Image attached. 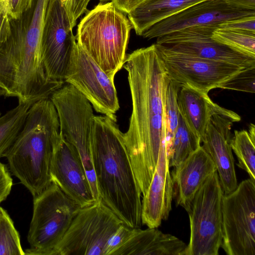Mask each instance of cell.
I'll use <instances>...</instances> for the list:
<instances>
[{"instance_id": "obj_1", "label": "cell", "mask_w": 255, "mask_h": 255, "mask_svg": "<svg viewBox=\"0 0 255 255\" xmlns=\"http://www.w3.org/2000/svg\"><path fill=\"white\" fill-rule=\"evenodd\" d=\"M123 67L128 73L132 102L129 127L124 139L143 196L160 150L166 146L165 100L169 78L155 43L127 55Z\"/></svg>"}, {"instance_id": "obj_2", "label": "cell", "mask_w": 255, "mask_h": 255, "mask_svg": "<svg viewBox=\"0 0 255 255\" xmlns=\"http://www.w3.org/2000/svg\"><path fill=\"white\" fill-rule=\"evenodd\" d=\"M92 155L99 201L128 226L140 228L141 193L117 121L95 116Z\"/></svg>"}, {"instance_id": "obj_3", "label": "cell", "mask_w": 255, "mask_h": 255, "mask_svg": "<svg viewBox=\"0 0 255 255\" xmlns=\"http://www.w3.org/2000/svg\"><path fill=\"white\" fill-rule=\"evenodd\" d=\"M61 137L56 110L49 98L29 108L23 125L3 153L11 172L35 196L51 183L50 166Z\"/></svg>"}, {"instance_id": "obj_4", "label": "cell", "mask_w": 255, "mask_h": 255, "mask_svg": "<svg viewBox=\"0 0 255 255\" xmlns=\"http://www.w3.org/2000/svg\"><path fill=\"white\" fill-rule=\"evenodd\" d=\"M132 29L127 14L111 1L101 2L80 21L77 43L113 80L123 67Z\"/></svg>"}, {"instance_id": "obj_5", "label": "cell", "mask_w": 255, "mask_h": 255, "mask_svg": "<svg viewBox=\"0 0 255 255\" xmlns=\"http://www.w3.org/2000/svg\"><path fill=\"white\" fill-rule=\"evenodd\" d=\"M33 197L27 235L30 248L25 255H54L81 207L53 182Z\"/></svg>"}, {"instance_id": "obj_6", "label": "cell", "mask_w": 255, "mask_h": 255, "mask_svg": "<svg viewBox=\"0 0 255 255\" xmlns=\"http://www.w3.org/2000/svg\"><path fill=\"white\" fill-rule=\"evenodd\" d=\"M124 224L101 201L80 208L54 255H111L114 236Z\"/></svg>"}, {"instance_id": "obj_7", "label": "cell", "mask_w": 255, "mask_h": 255, "mask_svg": "<svg viewBox=\"0 0 255 255\" xmlns=\"http://www.w3.org/2000/svg\"><path fill=\"white\" fill-rule=\"evenodd\" d=\"M224 192L217 171L196 192L186 212L190 236L185 255H218L222 242Z\"/></svg>"}, {"instance_id": "obj_8", "label": "cell", "mask_w": 255, "mask_h": 255, "mask_svg": "<svg viewBox=\"0 0 255 255\" xmlns=\"http://www.w3.org/2000/svg\"><path fill=\"white\" fill-rule=\"evenodd\" d=\"M56 110L60 134L79 157L87 177H95L92 145L94 117L93 107L78 90L65 83L50 96Z\"/></svg>"}, {"instance_id": "obj_9", "label": "cell", "mask_w": 255, "mask_h": 255, "mask_svg": "<svg viewBox=\"0 0 255 255\" xmlns=\"http://www.w3.org/2000/svg\"><path fill=\"white\" fill-rule=\"evenodd\" d=\"M222 242L228 255H255V181H242L224 194L222 205Z\"/></svg>"}, {"instance_id": "obj_10", "label": "cell", "mask_w": 255, "mask_h": 255, "mask_svg": "<svg viewBox=\"0 0 255 255\" xmlns=\"http://www.w3.org/2000/svg\"><path fill=\"white\" fill-rule=\"evenodd\" d=\"M60 0H48L41 37V57L46 75L65 84L77 43Z\"/></svg>"}, {"instance_id": "obj_11", "label": "cell", "mask_w": 255, "mask_h": 255, "mask_svg": "<svg viewBox=\"0 0 255 255\" xmlns=\"http://www.w3.org/2000/svg\"><path fill=\"white\" fill-rule=\"evenodd\" d=\"M156 44V43H155ZM169 78L181 87L187 86L208 93L244 68L207 60L156 44Z\"/></svg>"}, {"instance_id": "obj_12", "label": "cell", "mask_w": 255, "mask_h": 255, "mask_svg": "<svg viewBox=\"0 0 255 255\" xmlns=\"http://www.w3.org/2000/svg\"><path fill=\"white\" fill-rule=\"evenodd\" d=\"M65 83L82 94L97 112L117 121L120 106L114 80L78 43Z\"/></svg>"}, {"instance_id": "obj_13", "label": "cell", "mask_w": 255, "mask_h": 255, "mask_svg": "<svg viewBox=\"0 0 255 255\" xmlns=\"http://www.w3.org/2000/svg\"><path fill=\"white\" fill-rule=\"evenodd\" d=\"M218 26L188 27L156 38V44L173 50L210 60L255 67V57L237 51L213 39L211 36Z\"/></svg>"}, {"instance_id": "obj_14", "label": "cell", "mask_w": 255, "mask_h": 255, "mask_svg": "<svg viewBox=\"0 0 255 255\" xmlns=\"http://www.w3.org/2000/svg\"><path fill=\"white\" fill-rule=\"evenodd\" d=\"M251 15H255V10L234 6L223 0H205L156 23L141 36L148 39L157 38L188 27L219 26L225 21Z\"/></svg>"}, {"instance_id": "obj_15", "label": "cell", "mask_w": 255, "mask_h": 255, "mask_svg": "<svg viewBox=\"0 0 255 255\" xmlns=\"http://www.w3.org/2000/svg\"><path fill=\"white\" fill-rule=\"evenodd\" d=\"M50 176L51 182L81 208L97 202L79 157L61 136L53 150Z\"/></svg>"}, {"instance_id": "obj_16", "label": "cell", "mask_w": 255, "mask_h": 255, "mask_svg": "<svg viewBox=\"0 0 255 255\" xmlns=\"http://www.w3.org/2000/svg\"><path fill=\"white\" fill-rule=\"evenodd\" d=\"M28 20H11L13 57L19 67L38 70L43 67L41 37L48 0H33Z\"/></svg>"}, {"instance_id": "obj_17", "label": "cell", "mask_w": 255, "mask_h": 255, "mask_svg": "<svg viewBox=\"0 0 255 255\" xmlns=\"http://www.w3.org/2000/svg\"><path fill=\"white\" fill-rule=\"evenodd\" d=\"M233 122L227 117L213 115L207 125L202 147L212 159L224 194L238 186L234 158L230 142Z\"/></svg>"}, {"instance_id": "obj_18", "label": "cell", "mask_w": 255, "mask_h": 255, "mask_svg": "<svg viewBox=\"0 0 255 255\" xmlns=\"http://www.w3.org/2000/svg\"><path fill=\"white\" fill-rule=\"evenodd\" d=\"M166 146L160 151L151 181L141 200V222L148 228H157L166 220L172 209V182Z\"/></svg>"}, {"instance_id": "obj_19", "label": "cell", "mask_w": 255, "mask_h": 255, "mask_svg": "<svg viewBox=\"0 0 255 255\" xmlns=\"http://www.w3.org/2000/svg\"><path fill=\"white\" fill-rule=\"evenodd\" d=\"M170 173L173 199L176 206L188 209L196 192L214 172L216 166L209 154L200 146Z\"/></svg>"}, {"instance_id": "obj_20", "label": "cell", "mask_w": 255, "mask_h": 255, "mask_svg": "<svg viewBox=\"0 0 255 255\" xmlns=\"http://www.w3.org/2000/svg\"><path fill=\"white\" fill-rule=\"evenodd\" d=\"M177 101L180 115L189 129L203 140L211 118L220 115L233 122H239L241 117L235 112L214 103L208 93L187 86H181Z\"/></svg>"}, {"instance_id": "obj_21", "label": "cell", "mask_w": 255, "mask_h": 255, "mask_svg": "<svg viewBox=\"0 0 255 255\" xmlns=\"http://www.w3.org/2000/svg\"><path fill=\"white\" fill-rule=\"evenodd\" d=\"M187 245L157 228H133L114 255H185Z\"/></svg>"}, {"instance_id": "obj_22", "label": "cell", "mask_w": 255, "mask_h": 255, "mask_svg": "<svg viewBox=\"0 0 255 255\" xmlns=\"http://www.w3.org/2000/svg\"><path fill=\"white\" fill-rule=\"evenodd\" d=\"M205 0H145L127 14L138 35L156 23Z\"/></svg>"}, {"instance_id": "obj_23", "label": "cell", "mask_w": 255, "mask_h": 255, "mask_svg": "<svg viewBox=\"0 0 255 255\" xmlns=\"http://www.w3.org/2000/svg\"><path fill=\"white\" fill-rule=\"evenodd\" d=\"M33 103H18L4 115L0 113V158L12 144L21 129L27 111Z\"/></svg>"}, {"instance_id": "obj_24", "label": "cell", "mask_w": 255, "mask_h": 255, "mask_svg": "<svg viewBox=\"0 0 255 255\" xmlns=\"http://www.w3.org/2000/svg\"><path fill=\"white\" fill-rule=\"evenodd\" d=\"M201 141L180 116L168 155L169 167H174L201 146Z\"/></svg>"}, {"instance_id": "obj_25", "label": "cell", "mask_w": 255, "mask_h": 255, "mask_svg": "<svg viewBox=\"0 0 255 255\" xmlns=\"http://www.w3.org/2000/svg\"><path fill=\"white\" fill-rule=\"evenodd\" d=\"M230 144L238 158L237 166L246 171L250 178L255 181V141L247 130H236Z\"/></svg>"}, {"instance_id": "obj_26", "label": "cell", "mask_w": 255, "mask_h": 255, "mask_svg": "<svg viewBox=\"0 0 255 255\" xmlns=\"http://www.w3.org/2000/svg\"><path fill=\"white\" fill-rule=\"evenodd\" d=\"M212 38L237 51L255 57V33L218 28Z\"/></svg>"}, {"instance_id": "obj_27", "label": "cell", "mask_w": 255, "mask_h": 255, "mask_svg": "<svg viewBox=\"0 0 255 255\" xmlns=\"http://www.w3.org/2000/svg\"><path fill=\"white\" fill-rule=\"evenodd\" d=\"M18 232L7 213L0 207V255H24Z\"/></svg>"}, {"instance_id": "obj_28", "label": "cell", "mask_w": 255, "mask_h": 255, "mask_svg": "<svg viewBox=\"0 0 255 255\" xmlns=\"http://www.w3.org/2000/svg\"><path fill=\"white\" fill-rule=\"evenodd\" d=\"M180 87L177 83L169 79L166 89L165 100L166 149L168 156L180 116L177 101L178 93Z\"/></svg>"}, {"instance_id": "obj_29", "label": "cell", "mask_w": 255, "mask_h": 255, "mask_svg": "<svg viewBox=\"0 0 255 255\" xmlns=\"http://www.w3.org/2000/svg\"><path fill=\"white\" fill-rule=\"evenodd\" d=\"M218 88L255 93V67L243 70L221 84Z\"/></svg>"}, {"instance_id": "obj_30", "label": "cell", "mask_w": 255, "mask_h": 255, "mask_svg": "<svg viewBox=\"0 0 255 255\" xmlns=\"http://www.w3.org/2000/svg\"><path fill=\"white\" fill-rule=\"evenodd\" d=\"M33 0H0V8L10 20H18L30 9Z\"/></svg>"}, {"instance_id": "obj_31", "label": "cell", "mask_w": 255, "mask_h": 255, "mask_svg": "<svg viewBox=\"0 0 255 255\" xmlns=\"http://www.w3.org/2000/svg\"><path fill=\"white\" fill-rule=\"evenodd\" d=\"M69 19L72 27L75 26L77 20L87 11L91 0H60Z\"/></svg>"}, {"instance_id": "obj_32", "label": "cell", "mask_w": 255, "mask_h": 255, "mask_svg": "<svg viewBox=\"0 0 255 255\" xmlns=\"http://www.w3.org/2000/svg\"><path fill=\"white\" fill-rule=\"evenodd\" d=\"M219 28L232 30L255 33V15H251L225 21Z\"/></svg>"}, {"instance_id": "obj_33", "label": "cell", "mask_w": 255, "mask_h": 255, "mask_svg": "<svg viewBox=\"0 0 255 255\" xmlns=\"http://www.w3.org/2000/svg\"><path fill=\"white\" fill-rule=\"evenodd\" d=\"M13 185L12 179L6 166L0 161V204L9 194Z\"/></svg>"}, {"instance_id": "obj_34", "label": "cell", "mask_w": 255, "mask_h": 255, "mask_svg": "<svg viewBox=\"0 0 255 255\" xmlns=\"http://www.w3.org/2000/svg\"><path fill=\"white\" fill-rule=\"evenodd\" d=\"M11 34V20L7 14L0 8V45L5 42Z\"/></svg>"}, {"instance_id": "obj_35", "label": "cell", "mask_w": 255, "mask_h": 255, "mask_svg": "<svg viewBox=\"0 0 255 255\" xmlns=\"http://www.w3.org/2000/svg\"><path fill=\"white\" fill-rule=\"evenodd\" d=\"M119 9L126 13H129L145 0H111Z\"/></svg>"}, {"instance_id": "obj_36", "label": "cell", "mask_w": 255, "mask_h": 255, "mask_svg": "<svg viewBox=\"0 0 255 255\" xmlns=\"http://www.w3.org/2000/svg\"><path fill=\"white\" fill-rule=\"evenodd\" d=\"M226 3L239 8L255 10V0H223Z\"/></svg>"}, {"instance_id": "obj_37", "label": "cell", "mask_w": 255, "mask_h": 255, "mask_svg": "<svg viewBox=\"0 0 255 255\" xmlns=\"http://www.w3.org/2000/svg\"><path fill=\"white\" fill-rule=\"evenodd\" d=\"M248 132L252 139L255 141V127L253 124H250Z\"/></svg>"}, {"instance_id": "obj_38", "label": "cell", "mask_w": 255, "mask_h": 255, "mask_svg": "<svg viewBox=\"0 0 255 255\" xmlns=\"http://www.w3.org/2000/svg\"><path fill=\"white\" fill-rule=\"evenodd\" d=\"M5 92L4 90L0 89V98L2 96H5Z\"/></svg>"}]
</instances>
